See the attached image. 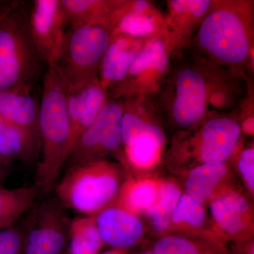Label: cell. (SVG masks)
<instances>
[{
  "instance_id": "cell-1",
  "label": "cell",
  "mask_w": 254,
  "mask_h": 254,
  "mask_svg": "<svg viewBox=\"0 0 254 254\" xmlns=\"http://www.w3.org/2000/svg\"><path fill=\"white\" fill-rule=\"evenodd\" d=\"M242 88L243 78L238 73L203 63L182 50L170 55L158 91L146 96L161 125L177 133L210 114L233 111Z\"/></svg>"
},
{
  "instance_id": "cell-2",
  "label": "cell",
  "mask_w": 254,
  "mask_h": 254,
  "mask_svg": "<svg viewBox=\"0 0 254 254\" xmlns=\"http://www.w3.org/2000/svg\"><path fill=\"white\" fill-rule=\"evenodd\" d=\"M254 1H213L185 49L199 61L247 76L254 67Z\"/></svg>"
},
{
  "instance_id": "cell-3",
  "label": "cell",
  "mask_w": 254,
  "mask_h": 254,
  "mask_svg": "<svg viewBox=\"0 0 254 254\" xmlns=\"http://www.w3.org/2000/svg\"><path fill=\"white\" fill-rule=\"evenodd\" d=\"M67 85L55 66H48L39 106L42 157L36 185L48 193L55 188L71 152V133L66 110Z\"/></svg>"
},
{
  "instance_id": "cell-4",
  "label": "cell",
  "mask_w": 254,
  "mask_h": 254,
  "mask_svg": "<svg viewBox=\"0 0 254 254\" xmlns=\"http://www.w3.org/2000/svg\"><path fill=\"white\" fill-rule=\"evenodd\" d=\"M30 9L14 1L0 13V92H28L45 64L30 28Z\"/></svg>"
},
{
  "instance_id": "cell-5",
  "label": "cell",
  "mask_w": 254,
  "mask_h": 254,
  "mask_svg": "<svg viewBox=\"0 0 254 254\" xmlns=\"http://www.w3.org/2000/svg\"><path fill=\"white\" fill-rule=\"evenodd\" d=\"M240 123L227 114H210L188 129L179 132L169 154L173 160L195 163H225L242 138Z\"/></svg>"
},
{
  "instance_id": "cell-6",
  "label": "cell",
  "mask_w": 254,
  "mask_h": 254,
  "mask_svg": "<svg viewBox=\"0 0 254 254\" xmlns=\"http://www.w3.org/2000/svg\"><path fill=\"white\" fill-rule=\"evenodd\" d=\"M120 173L118 165L105 160L68 169L55 187L57 199L64 208L93 216L118 194Z\"/></svg>"
},
{
  "instance_id": "cell-7",
  "label": "cell",
  "mask_w": 254,
  "mask_h": 254,
  "mask_svg": "<svg viewBox=\"0 0 254 254\" xmlns=\"http://www.w3.org/2000/svg\"><path fill=\"white\" fill-rule=\"evenodd\" d=\"M112 31L105 24L73 26L66 31L63 53L55 66L67 86L98 77Z\"/></svg>"
},
{
  "instance_id": "cell-8",
  "label": "cell",
  "mask_w": 254,
  "mask_h": 254,
  "mask_svg": "<svg viewBox=\"0 0 254 254\" xmlns=\"http://www.w3.org/2000/svg\"><path fill=\"white\" fill-rule=\"evenodd\" d=\"M123 99L108 98L99 115L75 143L66 161L68 169L115 154L125 161L122 136Z\"/></svg>"
},
{
  "instance_id": "cell-9",
  "label": "cell",
  "mask_w": 254,
  "mask_h": 254,
  "mask_svg": "<svg viewBox=\"0 0 254 254\" xmlns=\"http://www.w3.org/2000/svg\"><path fill=\"white\" fill-rule=\"evenodd\" d=\"M170 55L161 33L149 38L132 63L126 77L108 93L109 98L123 99L155 93L168 71Z\"/></svg>"
},
{
  "instance_id": "cell-10",
  "label": "cell",
  "mask_w": 254,
  "mask_h": 254,
  "mask_svg": "<svg viewBox=\"0 0 254 254\" xmlns=\"http://www.w3.org/2000/svg\"><path fill=\"white\" fill-rule=\"evenodd\" d=\"M70 222L57 198L33 205L22 230L25 254H60L68 239Z\"/></svg>"
},
{
  "instance_id": "cell-11",
  "label": "cell",
  "mask_w": 254,
  "mask_h": 254,
  "mask_svg": "<svg viewBox=\"0 0 254 254\" xmlns=\"http://www.w3.org/2000/svg\"><path fill=\"white\" fill-rule=\"evenodd\" d=\"M66 17L60 0H35L30 9V28L33 43L43 63L55 66L66 38Z\"/></svg>"
},
{
  "instance_id": "cell-12",
  "label": "cell",
  "mask_w": 254,
  "mask_h": 254,
  "mask_svg": "<svg viewBox=\"0 0 254 254\" xmlns=\"http://www.w3.org/2000/svg\"><path fill=\"white\" fill-rule=\"evenodd\" d=\"M213 2L211 0L168 1L160 33L171 54L186 49Z\"/></svg>"
},
{
  "instance_id": "cell-13",
  "label": "cell",
  "mask_w": 254,
  "mask_h": 254,
  "mask_svg": "<svg viewBox=\"0 0 254 254\" xmlns=\"http://www.w3.org/2000/svg\"><path fill=\"white\" fill-rule=\"evenodd\" d=\"M108 98V92L102 86L98 77L77 86H67L66 110L71 133V152L78 138L104 108Z\"/></svg>"
},
{
  "instance_id": "cell-14",
  "label": "cell",
  "mask_w": 254,
  "mask_h": 254,
  "mask_svg": "<svg viewBox=\"0 0 254 254\" xmlns=\"http://www.w3.org/2000/svg\"><path fill=\"white\" fill-rule=\"evenodd\" d=\"M0 118L22 133L32 158L41 150L39 105L28 92H0Z\"/></svg>"
},
{
  "instance_id": "cell-15",
  "label": "cell",
  "mask_w": 254,
  "mask_h": 254,
  "mask_svg": "<svg viewBox=\"0 0 254 254\" xmlns=\"http://www.w3.org/2000/svg\"><path fill=\"white\" fill-rule=\"evenodd\" d=\"M93 216L103 242L113 248L128 250L143 237L141 220L120 205H108Z\"/></svg>"
},
{
  "instance_id": "cell-16",
  "label": "cell",
  "mask_w": 254,
  "mask_h": 254,
  "mask_svg": "<svg viewBox=\"0 0 254 254\" xmlns=\"http://www.w3.org/2000/svg\"><path fill=\"white\" fill-rule=\"evenodd\" d=\"M148 39L111 34L98 74L100 83L108 94L126 77L132 63Z\"/></svg>"
},
{
  "instance_id": "cell-17",
  "label": "cell",
  "mask_w": 254,
  "mask_h": 254,
  "mask_svg": "<svg viewBox=\"0 0 254 254\" xmlns=\"http://www.w3.org/2000/svg\"><path fill=\"white\" fill-rule=\"evenodd\" d=\"M163 19L149 1H125L115 15L116 24L112 34L150 38L160 33Z\"/></svg>"
},
{
  "instance_id": "cell-18",
  "label": "cell",
  "mask_w": 254,
  "mask_h": 254,
  "mask_svg": "<svg viewBox=\"0 0 254 254\" xmlns=\"http://www.w3.org/2000/svg\"><path fill=\"white\" fill-rule=\"evenodd\" d=\"M210 213L214 221L227 238L237 242L248 240L246 228L250 222V206L243 195L227 193L211 202Z\"/></svg>"
},
{
  "instance_id": "cell-19",
  "label": "cell",
  "mask_w": 254,
  "mask_h": 254,
  "mask_svg": "<svg viewBox=\"0 0 254 254\" xmlns=\"http://www.w3.org/2000/svg\"><path fill=\"white\" fill-rule=\"evenodd\" d=\"M125 1L120 0H60L66 22L71 27L89 24L108 25Z\"/></svg>"
},
{
  "instance_id": "cell-20",
  "label": "cell",
  "mask_w": 254,
  "mask_h": 254,
  "mask_svg": "<svg viewBox=\"0 0 254 254\" xmlns=\"http://www.w3.org/2000/svg\"><path fill=\"white\" fill-rule=\"evenodd\" d=\"M150 252L153 254H230L220 240L180 235L160 237Z\"/></svg>"
},
{
  "instance_id": "cell-21",
  "label": "cell",
  "mask_w": 254,
  "mask_h": 254,
  "mask_svg": "<svg viewBox=\"0 0 254 254\" xmlns=\"http://www.w3.org/2000/svg\"><path fill=\"white\" fill-rule=\"evenodd\" d=\"M40 190L31 186L7 189L0 186V230L13 226L35 204Z\"/></svg>"
},
{
  "instance_id": "cell-22",
  "label": "cell",
  "mask_w": 254,
  "mask_h": 254,
  "mask_svg": "<svg viewBox=\"0 0 254 254\" xmlns=\"http://www.w3.org/2000/svg\"><path fill=\"white\" fill-rule=\"evenodd\" d=\"M225 163H207L190 170L186 184V194L203 204L211 197L215 188L227 173Z\"/></svg>"
},
{
  "instance_id": "cell-23",
  "label": "cell",
  "mask_w": 254,
  "mask_h": 254,
  "mask_svg": "<svg viewBox=\"0 0 254 254\" xmlns=\"http://www.w3.org/2000/svg\"><path fill=\"white\" fill-rule=\"evenodd\" d=\"M165 141V133H143L124 147L125 160L134 168H150L160 158Z\"/></svg>"
},
{
  "instance_id": "cell-24",
  "label": "cell",
  "mask_w": 254,
  "mask_h": 254,
  "mask_svg": "<svg viewBox=\"0 0 254 254\" xmlns=\"http://www.w3.org/2000/svg\"><path fill=\"white\" fill-rule=\"evenodd\" d=\"M68 238L70 254H98L105 244L94 216L81 217L71 220Z\"/></svg>"
},
{
  "instance_id": "cell-25",
  "label": "cell",
  "mask_w": 254,
  "mask_h": 254,
  "mask_svg": "<svg viewBox=\"0 0 254 254\" xmlns=\"http://www.w3.org/2000/svg\"><path fill=\"white\" fill-rule=\"evenodd\" d=\"M181 195L182 190L173 183L160 185L157 200L145 212L155 231L162 233L168 230Z\"/></svg>"
},
{
  "instance_id": "cell-26",
  "label": "cell",
  "mask_w": 254,
  "mask_h": 254,
  "mask_svg": "<svg viewBox=\"0 0 254 254\" xmlns=\"http://www.w3.org/2000/svg\"><path fill=\"white\" fill-rule=\"evenodd\" d=\"M158 187L155 182L146 180L139 182H128L120 188L118 205L128 211L146 212L158 196Z\"/></svg>"
},
{
  "instance_id": "cell-27",
  "label": "cell",
  "mask_w": 254,
  "mask_h": 254,
  "mask_svg": "<svg viewBox=\"0 0 254 254\" xmlns=\"http://www.w3.org/2000/svg\"><path fill=\"white\" fill-rule=\"evenodd\" d=\"M0 156L9 165L15 160H33L22 133L18 128L0 118Z\"/></svg>"
},
{
  "instance_id": "cell-28",
  "label": "cell",
  "mask_w": 254,
  "mask_h": 254,
  "mask_svg": "<svg viewBox=\"0 0 254 254\" xmlns=\"http://www.w3.org/2000/svg\"><path fill=\"white\" fill-rule=\"evenodd\" d=\"M206 220V212L203 204L195 201L186 193L182 194L172 215L171 222L176 225H187L199 229Z\"/></svg>"
},
{
  "instance_id": "cell-29",
  "label": "cell",
  "mask_w": 254,
  "mask_h": 254,
  "mask_svg": "<svg viewBox=\"0 0 254 254\" xmlns=\"http://www.w3.org/2000/svg\"><path fill=\"white\" fill-rule=\"evenodd\" d=\"M23 232L17 227L0 230V254H21Z\"/></svg>"
},
{
  "instance_id": "cell-30",
  "label": "cell",
  "mask_w": 254,
  "mask_h": 254,
  "mask_svg": "<svg viewBox=\"0 0 254 254\" xmlns=\"http://www.w3.org/2000/svg\"><path fill=\"white\" fill-rule=\"evenodd\" d=\"M239 171L242 175L247 188L254 190V149L253 147L245 148L241 153L238 162Z\"/></svg>"
},
{
  "instance_id": "cell-31",
  "label": "cell",
  "mask_w": 254,
  "mask_h": 254,
  "mask_svg": "<svg viewBox=\"0 0 254 254\" xmlns=\"http://www.w3.org/2000/svg\"><path fill=\"white\" fill-rule=\"evenodd\" d=\"M232 254H254L253 242H248V240L237 242V245Z\"/></svg>"
},
{
  "instance_id": "cell-32",
  "label": "cell",
  "mask_w": 254,
  "mask_h": 254,
  "mask_svg": "<svg viewBox=\"0 0 254 254\" xmlns=\"http://www.w3.org/2000/svg\"><path fill=\"white\" fill-rule=\"evenodd\" d=\"M8 164L0 156V186H2L3 182L4 181L6 175V168Z\"/></svg>"
},
{
  "instance_id": "cell-33",
  "label": "cell",
  "mask_w": 254,
  "mask_h": 254,
  "mask_svg": "<svg viewBox=\"0 0 254 254\" xmlns=\"http://www.w3.org/2000/svg\"><path fill=\"white\" fill-rule=\"evenodd\" d=\"M98 254H127V252L126 250L114 249L113 250L108 251V252H103V253Z\"/></svg>"
},
{
  "instance_id": "cell-34",
  "label": "cell",
  "mask_w": 254,
  "mask_h": 254,
  "mask_svg": "<svg viewBox=\"0 0 254 254\" xmlns=\"http://www.w3.org/2000/svg\"><path fill=\"white\" fill-rule=\"evenodd\" d=\"M153 254L150 252H143V253H140V254Z\"/></svg>"
}]
</instances>
